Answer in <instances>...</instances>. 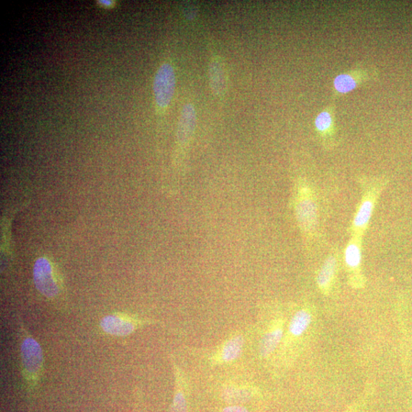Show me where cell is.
Instances as JSON below:
<instances>
[{"label": "cell", "instance_id": "1", "mask_svg": "<svg viewBox=\"0 0 412 412\" xmlns=\"http://www.w3.org/2000/svg\"><path fill=\"white\" fill-rule=\"evenodd\" d=\"M318 196L313 186L300 180L296 185L295 216L298 226L303 235L313 238L318 235L320 226V207Z\"/></svg>", "mask_w": 412, "mask_h": 412}, {"label": "cell", "instance_id": "2", "mask_svg": "<svg viewBox=\"0 0 412 412\" xmlns=\"http://www.w3.org/2000/svg\"><path fill=\"white\" fill-rule=\"evenodd\" d=\"M385 186V181L366 180L362 184V196L351 226V236L362 237L368 228L375 207Z\"/></svg>", "mask_w": 412, "mask_h": 412}, {"label": "cell", "instance_id": "3", "mask_svg": "<svg viewBox=\"0 0 412 412\" xmlns=\"http://www.w3.org/2000/svg\"><path fill=\"white\" fill-rule=\"evenodd\" d=\"M34 283L38 291L49 298L56 297L60 292L59 276L53 264L46 258L38 259L33 270Z\"/></svg>", "mask_w": 412, "mask_h": 412}, {"label": "cell", "instance_id": "4", "mask_svg": "<svg viewBox=\"0 0 412 412\" xmlns=\"http://www.w3.org/2000/svg\"><path fill=\"white\" fill-rule=\"evenodd\" d=\"M176 86V76L173 66L164 64L156 74L154 93L156 104L161 109L168 107L173 99Z\"/></svg>", "mask_w": 412, "mask_h": 412}, {"label": "cell", "instance_id": "5", "mask_svg": "<svg viewBox=\"0 0 412 412\" xmlns=\"http://www.w3.org/2000/svg\"><path fill=\"white\" fill-rule=\"evenodd\" d=\"M362 238L359 236H351L344 250V262L349 273V282L356 288L363 287L365 283L361 271Z\"/></svg>", "mask_w": 412, "mask_h": 412}, {"label": "cell", "instance_id": "6", "mask_svg": "<svg viewBox=\"0 0 412 412\" xmlns=\"http://www.w3.org/2000/svg\"><path fill=\"white\" fill-rule=\"evenodd\" d=\"M335 109L332 105L327 106L321 111L315 121L317 136L323 146L328 149L335 148L338 144Z\"/></svg>", "mask_w": 412, "mask_h": 412}, {"label": "cell", "instance_id": "7", "mask_svg": "<svg viewBox=\"0 0 412 412\" xmlns=\"http://www.w3.org/2000/svg\"><path fill=\"white\" fill-rule=\"evenodd\" d=\"M21 361L28 378H37L43 366V354L39 343L31 337L26 338L21 346Z\"/></svg>", "mask_w": 412, "mask_h": 412}, {"label": "cell", "instance_id": "8", "mask_svg": "<svg viewBox=\"0 0 412 412\" xmlns=\"http://www.w3.org/2000/svg\"><path fill=\"white\" fill-rule=\"evenodd\" d=\"M376 76L377 75H373L372 71L363 69L339 74L333 80V95L338 96L347 94L362 84L372 81Z\"/></svg>", "mask_w": 412, "mask_h": 412}, {"label": "cell", "instance_id": "9", "mask_svg": "<svg viewBox=\"0 0 412 412\" xmlns=\"http://www.w3.org/2000/svg\"><path fill=\"white\" fill-rule=\"evenodd\" d=\"M196 126V114L192 104L186 105L178 122L176 138L181 149H186L191 143Z\"/></svg>", "mask_w": 412, "mask_h": 412}, {"label": "cell", "instance_id": "10", "mask_svg": "<svg viewBox=\"0 0 412 412\" xmlns=\"http://www.w3.org/2000/svg\"><path fill=\"white\" fill-rule=\"evenodd\" d=\"M100 326L109 335L115 336H126L136 330V323L126 316L111 315L104 317Z\"/></svg>", "mask_w": 412, "mask_h": 412}, {"label": "cell", "instance_id": "11", "mask_svg": "<svg viewBox=\"0 0 412 412\" xmlns=\"http://www.w3.org/2000/svg\"><path fill=\"white\" fill-rule=\"evenodd\" d=\"M338 259L337 253L328 256L317 276V285L323 294L328 295L338 271Z\"/></svg>", "mask_w": 412, "mask_h": 412}, {"label": "cell", "instance_id": "12", "mask_svg": "<svg viewBox=\"0 0 412 412\" xmlns=\"http://www.w3.org/2000/svg\"><path fill=\"white\" fill-rule=\"evenodd\" d=\"M208 75L211 91L216 96H223L227 89V75L225 64L218 57L211 60Z\"/></svg>", "mask_w": 412, "mask_h": 412}, {"label": "cell", "instance_id": "13", "mask_svg": "<svg viewBox=\"0 0 412 412\" xmlns=\"http://www.w3.org/2000/svg\"><path fill=\"white\" fill-rule=\"evenodd\" d=\"M283 333V328L280 326L266 333L260 344V353L263 358H266L274 351L282 339Z\"/></svg>", "mask_w": 412, "mask_h": 412}, {"label": "cell", "instance_id": "14", "mask_svg": "<svg viewBox=\"0 0 412 412\" xmlns=\"http://www.w3.org/2000/svg\"><path fill=\"white\" fill-rule=\"evenodd\" d=\"M243 345L241 336H235L227 341L220 353V360L222 362H230L236 360L241 354Z\"/></svg>", "mask_w": 412, "mask_h": 412}, {"label": "cell", "instance_id": "15", "mask_svg": "<svg viewBox=\"0 0 412 412\" xmlns=\"http://www.w3.org/2000/svg\"><path fill=\"white\" fill-rule=\"evenodd\" d=\"M311 321V316L306 310L297 311L289 324V332L293 336H300L307 330Z\"/></svg>", "mask_w": 412, "mask_h": 412}, {"label": "cell", "instance_id": "16", "mask_svg": "<svg viewBox=\"0 0 412 412\" xmlns=\"http://www.w3.org/2000/svg\"><path fill=\"white\" fill-rule=\"evenodd\" d=\"M226 396L232 401H236V402H240V401H245L250 398L251 393L247 391V389H233L229 388L227 391Z\"/></svg>", "mask_w": 412, "mask_h": 412}, {"label": "cell", "instance_id": "17", "mask_svg": "<svg viewBox=\"0 0 412 412\" xmlns=\"http://www.w3.org/2000/svg\"><path fill=\"white\" fill-rule=\"evenodd\" d=\"M171 412H187L186 400L183 392L176 393Z\"/></svg>", "mask_w": 412, "mask_h": 412}, {"label": "cell", "instance_id": "18", "mask_svg": "<svg viewBox=\"0 0 412 412\" xmlns=\"http://www.w3.org/2000/svg\"><path fill=\"white\" fill-rule=\"evenodd\" d=\"M197 13V8L194 5H186L184 14L187 19L194 20L196 17Z\"/></svg>", "mask_w": 412, "mask_h": 412}, {"label": "cell", "instance_id": "19", "mask_svg": "<svg viewBox=\"0 0 412 412\" xmlns=\"http://www.w3.org/2000/svg\"><path fill=\"white\" fill-rule=\"evenodd\" d=\"M221 412H250L248 408L241 406H230L226 407Z\"/></svg>", "mask_w": 412, "mask_h": 412}, {"label": "cell", "instance_id": "20", "mask_svg": "<svg viewBox=\"0 0 412 412\" xmlns=\"http://www.w3.org/2000/svg\"><path fill=\"white\" fill-rule=\"evenodd\" d=\"M99 3H100V4H101L103 6H110L113 5L112 1H100Z\"/></svg>", "mask_w": 412, "mask_h": 412}]
</instances>
